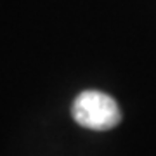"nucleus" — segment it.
I'll return each mask as SVG.
<instances>
[{
  "label": "nucleus",
  "instance_id": "f257e3e1",
  "mask_svg": "<svg viewBox=\"0 0 156 156\" xmlns=\"http://www.w3.org/2000/svg\"><path fill=\"white\" fill-rule=\"evenodd\" d=\"M73 118L78 125L90 130H109L122 120V111L111 95L101 90H83L71 106Z\"/></svg>",
  "mask_w": 156,
  "mask_h": 156
}]
</instances>
